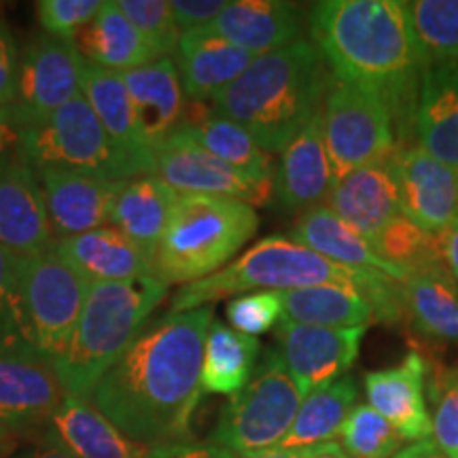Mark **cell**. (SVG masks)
I'll list each match as a JSON object with an SVG mask.
<instances>
[{"mask_svg": "<svg viewBox=\"0 0 458 458\" xmlns=\"http://www.w3.org/2000/svg\"><path fill=\"white\" fill-rule=\"evenodd\" d=\"M213 314V306H202L145 325L96 385L89 397L96 410L142 445L189 439Z\"/></svg>", "mask_w": 458, "mask_h": 458, "instance_id": "cell-1", "label": "cell"}, {"mask_svg": "<svg viewBox=\"0 0 458 458\" xmlns=\"http://www.w3.org/2000/svg\"><path fill=\"white\" fill-rule=\"evenodd\" d=\"M20 286L34 352L54 363L71 340L89 283L51 246L20 257Z\"/></svg>", "mask_w": 458, "mask_h": 458, "instance_id": "cell-9", "label": "cell"}, {"mask_svg": "<svg viewBox=\"0 0 458 458\" xmlns=\"http://www.w3.org/2000/svg\"><path fill=\"white\" fill-rule=\"evenodd\" d=\"M257 229L259 215L253 206L181 193L153 253V278L165 286L208 278L255 238Z\"/></svg>", "mask_w": 458, "mask_h": 458, "instance_id": "cell-6", "label": "cell"}, {"mask_svg": "<svg viewBox=\"0 0 458 458\" xmlns=\"http://www.w3.org/2000/svg\"><path fill=\"white\" fill-rule=\"evenodd\" d=\"M232 327L246 335H261L272 331L284 317L283 291H253L236 295L225 308Z\"/></svg>", "mask_w": 458, "mask_h": 458, "instance_id": "cell-42", "label": "cell"}, {"mask_svg": "<svg viewBox=\"0 0 458 458\" xmlns=\"http://www.w3.org/2000/svg\"><path fill=\"white\" fill-rule=\"evenodd\" d=\"M165 295L168 286L153 276L130 283H89L71 340L54 360L66 394L89 399Z\"/></svg>", "mask_w": 458, "mask_h": 458, "instance_id": "cell-5", "label": "cell"}, {"mask_svg": "<svg viewBox=\"0 0 458 458\" xmlns=\"http://www.w3.org/2000/svg\"><path fill=\"white\" fill-rule=\"evenodd\" d=\"M308 30L337 83L386 102L403 147L422 71L403 3L323 0L308 11Z\"/></svg>", "mask_w": 458, "mask_h": 458, "instance_id": "cell-2", "label": "cell"}, {"mask_svg": "<svg viewBox=\"0 0 458 458\" xmlns=\"http://www.w3.org/2000/svg\"><path fill=\"white\" fill-rule=\"evenodd\" d=\"M368 327H308L283 318L278 323V354L293 376L301 397L340 380L359 357Z\"/></svg>", "mask_w": 458, "mask_h": 458, "instance_id": "cell-13", "label": "cell"}, {"mask_svg": "<svg viewBox=\"0 0 458 458\" xmlns=\"http://www.w3.org/2000/svg\"><path fill=\"white\" fill-rule=\"evenodd\" d=\"M286 320L308 327L352 329L376 323V312L363 291L348 284H317L283 291Z\"/></svg>", "mask_w": 458, "mask_h": 458, "instance_id": "cell-33", "label": "cell"}, {"mask_svg": "<svg viewBox=\"0 0 458 458\" xmlns=\"http://www.w3.org/2000/svg\"><path fill=\"white\" fill-rule=\"evenodd\" d=\"M301 393L278 351L266 352L250 380L221 410L210 442L250 458L278 448L293 425Z\"/></svg>", "mask_w": 458, "mask_h": 458, "instance_id": "cell-7", "label": "cell"}, {"mask_svg": "<svg viewBox=\"0 0 458 458\" xmlns=\"http://www.w3.org/2000/svg\"><path fill=\"white\" fill-rule=\"evenodd\" d=\"M170 4L181 34L193 28L210 26L227 7L225 0H174Z\"/></svg>", "mask_w": 458, "mask_h": 458, "instance_id": "cell-45", "label": "cell"}, {"mask_svg": "<svg viewBox=\"0 0 458 458\" xmlns=\"http://www.w3.org/2000/svg\"><path fill=\"white\" fill-rule=\"evenodd\" d=\"M291 240L323 255L325 259L334 261L337 266L380 272L399 280V283L408 280L403 272L388 261L380 259L368 240L360 236L357 229L344 223L325 204H317L300 213L293 223V229H291Z\"/></svg>", "mask_w": 458, "mask_h": 458, "instance_id": "cell-28", "label": "cell"}, {"mask_svg": "<svg viewBox=\"0 0 458 458\" xmlns=\"http://www.w3.org/2000/svg\"><path fill=\"white\" fill-rule=\"evenodd\" d=\"M255 57L250 51L229 43L210 26H202L181 34L174 51V66L185 98L210 102L219 91L236 81L253 64Z\"/></svg>", "mask_w": 458, "mask_h": 458, "instance_id": "cell-22", "label": "cell"}, {"mask_svg": "<svg viewBox=\"0 0 458 458\" xmlns=\"http://www.w3.org/2000/svg\"><path fill=\"white\" fill-rule=\"evenodd\" d=\"M54 249L88 283H130L153 276L151 255L111 225L57 238Z\"/></svg>", "mask_w": 458, "mask_h": 458, "instance_id": "cell-26", "label": "cell"}, {"mask_svg": "<svg viewBox=\"0 0 458 458\" xmlns=\"http://www.w3.org/2000/svg\"><path fill=\"white\" fill-rule=\"evenodd\" d=\"M9 445H11V431L3 425V422H0V458L7 454Z\"/></svg>", "mask_w": 458, "mask_h": 458, "instance_id": "cell-52", "label": "cell"}, {"mask_svg": "<svg viewBox=\"0 0 458 458\" xmlns=\"http://www.w3.org/2000/svg\"><path fill=\"white\" fill-rule=\"evenodd\" d=\"M134 108L136 130L148 156L156 157L170 136L181 128L185 114V91L172 57L122 74Z\"/></svg>", "mask_w": 458, "mask_h": 458, "instance_id": "cell-21", "label": "cell"}, {"mask_svg": "<svg viewBox=\"0 0 458 458\" xmlns=\"http://www.w3.org/2000/svg\"><path fill=\"white\" fill-rule=\"evenodd\" d=\"M261 344L257 337L240 334L221 320H213L204 342L202 391L236 394L242 391L257 368Z\"/></svg>", "mask_w": 458, "mask_h": 458, "instance_id": "cell-35", "label": "cell"}, {"mask_svg": "<svg viewBox=\"0 0 458 458\" xmlns=\"http://www.w3.org/2000/svg\"><path fill=\"white\" fill-rule=\"evenodd\" d=\"M34 352L20 286V257L0 246V354Z\"/></svg>", "mask_w": 458, "mask_h": 458, "instance_id": "cell-39", "label": "cell"}, {"mask_svg": "<svg viewBox=\"0 0 458 458\" xmlns=\"http://www.w3.org/2000/svg\"><path fill=\"white\" fill-rule=\"evenodd\" d=\"M335 185L334 165L320 125V111L283 151L274 170V196L284 210H303L325 204Z\"/></svg>", "mask_w": 458, "mask_h": 458, "instance_id": "cell-24", "label": "cell"}, {"mask_svg": "<svg viewBox=\"0 0 458 458\" xmlns=\"http://www.w3.org/2000/svg\"><path fill=\"white\" fill-rule=\"evenodd\" d=\"M191 111H187L185 106L181 128L176 130L179 134L246 174L274 179L276 165L272 162V156L257 145L249 131L221 114H215L210 111V105L206 106L204 102H191Z\"/></svg>", "mask_w": 458, "mask_h": 458, "instance_id": "cell-31", "label": "cell"}, {"mask_svg": "<svg viewBox=\"0 0 458 458\" xmlns=\"http://www.w3.org/2000/svg\"><path fill=\"white\" fill-rule=\"evenodd\" d=\"M411 130L422 151L458 168V62L422 68Z\"/></svg>", "mask_w": 458, "mask_h": 458, "instance_id": "cell-25", "label": "cell"}, {"mask_svg": "<svg viewBox=\"0 0 458 458\" xmlns=\"http://www.w3.org/2000/svg\"><path fill=\"white\" fill-rule=\"evenodd\" d=\"M320 125L335 181L391 157L399 148L397 128L386 102L352 85H331L320 108Z\"/></svg>", "mask_w": 458, "mask_h": 458, "instance_id": "cell-10", "label": "cell"}, {"mask_svg": "<svg viewBox=\"0 0 458 458\" xmlns=\"http://www.w3.org/2000/svg\"><path fill=\"white\" fill-rule=\"evenodd\" d=\"M394 458H405V456H403V450H401V452H399V454H397V456H394Z\"/></svg>", "mask_w": 458, "mask_h": 458, "instance_id": "cell-54", "label": "cell"}, {"mask_svg": "<svg viewBox=\"0 0 458 458\" xmlns=\"http://www.w3.org/2000/svg\"><path fill=\"white\" fill-rule=\"evenodd\" d=\"M308 13L286 0H233L210 28L253 55H266L300 41Z\"/></svg>", "mask_w": 458, "mask_h": 458, "instance_id": "cell-23", "label": "cell"}, {"mask_svg": "<svg viewBox=\"0 0 458 458\" xmlns=\"http://www.w3.org/2000/svg\"><path fill=\"white\" fill-rule=\"evenodd\" d=\"M81 91L85 100L89 102L91 111L98 117L100 125L105 128L106 136L122 153L125 164L130 165L134 179L151 174L153 157L148 156V151L140 142L134 108H131L122 74L88 64L83 60Z\"/></svg>", "mask_w": 458, "mask_h": 458, "instance_id": "cell-27", "label": "cell"}, {"mask_svg": "<svg viewBox=\"0 0 458 458\" xmlns=\"http://www.w3.org/2000/svg\"><path fill=\"white\" fill-rule=\"evenodd\" d=\"M147 458H240L232 450L223 448L219 444L196 442V439H176V442H164L148 445Z\"/></svg>", "mask_w": 458, "mask_h": 458, "instance_id": "cell-46", "label": "cell"}, {"mask_svg": "<svg viewBox=\"0 0 458 458\" xmlns=\"http://www.w3.org/2000/svg\"><path fill=\"white\" fill-rule=\"evenodd\" d=\"M348 458H393L403 448V437L368 403H357L340 428Z\"/></svg>", "mask_w": 458, "mask_h": 458, "instance_id": "cell-38", "label": "cell"}, {"mask_svg": "<svg viewBox=\"0 0 458 458\" xmlns=\"http://www.w3.org/2000/svg\"><path fill=\"white\" fill-rule=\"evenodd\" d=\"M83 57L74 41L41 34L28 45L20 62L17 94L11 106L21 128L38 125L81 94Z\"/></svg>", "mask_w": 458, "mask_h": 458, "instance_id": "cell-12", "label": "cell"}, {"mask_svg": "<svg viewBox=\"0 0 458 458\" xmlns=\"http://www.w3.org/2000/svg\"><path fill=\"white\" fill-rule=\"evenodd\" d=\"M17 156L24 157L34 170L62 168L111 181L134 179L83 91L57 108L47 122L21 128Z\"/></svg>", "mask_w": 458, "mask_h": 458, "instance_id": "cell-8", "label": "cell"}, {"mask_svg": "<svg viewBox=\"0 0 458 458\" xmlns=\"http://www.w3.org/2000/svg\"><path fill=\"white\" fill-rule=\"evenodd\" d=\"M317 458H340V456H331V454H325V456H317ZM394 458V456H393Z\"/></svg>", "mask_w": 458, "mask_h": 458, "instance_id": "cell-53", "label": "cell"}, {"mask_svg": "<svg viewBox=\"0 0 458 458\" xmlns=\"http://www.w3.org/2000/svg\"><path fill=\"white\" fill-rule=\"evenodd\" d=\"M420 68L458 62V0L403 3Z\"/></svg>", "mask_w": 458, "mask_h": 458, "instance_id": "cell-36", "label": "cell"}, {"mask_svg": "<svg viewBox=\"0 0 458 458\" xmlns=\"http://www.w3.org/2000/svg\"><path fill=\"white\" fill-rule=\"evenodd\" d=\"M325 454L348 458L340 442H327V444H320V445H312V448H295V450L274 448V450H267V452H263V454H257L250 458H317V456H325Z\"/></svg>", "mask_w": 458, "mask_h": 458, "instance_id": "cell-47", "label": "cell"}, {"mask_svg": "<svg viewBox=\"0 0 458 458\" xmlns=\"http://www.w3.org/2000/svg\"><path fill=\"white\" fill-rule=\"evenodd\" d=\"M102 3L105 0H41L37 3L38 24L49 37L74 41L102 9Z\"/></svg>", "mask_w": 458, "mask_h": 458, "instance_id": "cell-43", "label": "cell"}, {"mask_svg": "<svg viewBox=\"0 0 458 458\" xmlns=\"http://www.w3.org/2000/svg\"><path fill=\"white\" fill-rule=\"evenodd\" d=\"M371 249L376 250V255L380 259L391 263V266L403 272L408 278L411 274L428 270V267L442 266L444 263L437 236L418 227L405 215H401L388 223L377 233L374 242H371Z\"/></svg>", "mask_w": 458, "mask_h": 458, "instance_id": "cell-37", "label": "cell"}, {"mask_svg": "<svg viewBox=\"0 0 458 458\" xmlns=\"http://www.w3.org/2000/svg\"><path fill=\"white\" fill-rule=\"evenodd\" d=\"M79 54L88 64L105 71L128 72L159 60L140 32L119 9L117 0H105L94 20L74 38Z\"/></svg>", "mask_w": 458, "mask_h": 458, "instance_id": "cell-30", "label": "cell"}, {"mask_svg": "<svg viewBox=\"0 0 458 458\" xmlns=\"http://www.w3.org/2000/svg\"><path fill=\"white\" fill-rule=\"evenodd\" d=\"M151 176L182 196L233 199L253 208L267 206L274 196V179L246 174L206 153L179 131L156 153Z\"/></svg>", "mask_w": 458, "mask_h": 458, "instance_id": "cell-11", "label": "cell"}, {"mask_svg": "<svg viewBox=\"0 0 458 458\" xmlns=\"http://www.w3.org/2000/svg\"><path fill=\"white\" fill-rule=\"evenodd\" d=\"M427 360L410 352L399 365L365 374L369 405L397 431L403 442L418 444L433 433L427 403Z\"/></svg>", "mask_w": 458, "mask_h": 458, "instance_id": "cell-20", "label": "cell"}, {"mask_svg": "<svg viewBox=\"0 0 458 458\" xmlns=\"http://www.w3.org/2000/svg\"><path fill=\"white\" fill-rule=\"evenodd\" d=\"M403 456L405 458H448L442 450L437 448V445H435L431 437L408 445V448L403 450Z\"/></svg>", "mask_w": 458, "mask_h": 458, "instance_id": "cell-50", "label": "cell"}, {"mask_svg": "<svg viewBox=\"0 0 458 458\" xmlns=\"http://www.w3.org/2000/svg\"><path fill=\"white\" fill-rule=\"evenodd\" d=\"M17 458H72V456H68L66 452H62L57 448H51V445L37 444V445H32L30 450L21 452V454Z\"/></svg>", "mask_w": 458, "mask_h": 458, "instance_id": "cell-51", "label": "cell"}, {"mask_svg": "<svg viewBox=\"0 0 458 458\" xmlns=\"http://www.w3.org/2000/svg\"><path fill=\"white\" fill-rule=\"evenodd\" d=\"M37 179L55 240L106 227L114 198L123 185V181L62 168L37 170Z\"/></svg>", "mask_w": 458, "mask_h": 458, "instance_id": "cell-17", "label": "cell"}, {"mask_svg": "<svg viewBox=\"0 0 458 458\" xmlns=\"http://www.w3.org/2000/svg\"><path fill=\"white\" fill-rule=\"evenodd\" d=\"M32 439L72 458H147L148 452V445L123 435L89 399L71 394Z\"/></svg>", "mask_w": 458, "mask_h": 458, "instance_id": "cell-19", "label": "cell"}, {"mask_svg": "<svg viewBox=\"0 0 458 458\" xmlns=\"http://www.w3.org/2000/svg\"><path fill=\"white\" fill-rule=\"evenodd\" d=\"M357 399V382L348 374L306 394L301 399L300 410H297L293 425H291L289 433L284 435L278 448H312V445L331 442L335 435H340L344 420L354 410Z\"/></svg>", "mask_w": 458, "mask_h": 458, "instance_id": "cell-34", "label": "cell"}, {"mask_svg": "<svg viewBox=\"0 0 458 458\" xmlns=\"http://www.w3.org/2000/svg\"><path fill=\"white\" fill-rule=\"evenodd\" d=\"M437 242L439 250H442V259L445 263V267H448L452 276L458 280V221L452 227L445 229L444 233H439Z\"/></svg>", "mask_w": 458, "mask_h": 458, "instance_id": "cell-49", "label": "cell"}, {"mask_svg": "<svg viewBox=\"0 0 458 458\" xmlns=\"http://www.w3.org/2000/svg\"><path fill=\"white\" fill-rule=\"evenodd\" d=\"M64 399L49 359L30 351L0 354V422L11 433L34 437Z\"/></svg>", "mask_w": 458, "mask_h": 458, "instance_id": "cell-14", "label": "cell"}, {"mask_svg": "<svg viewBox=\"0 0 458 458\" xmlns=\"http://www.w3.org/2000/svg\"><path fill=\"white\" fill-rule=\"evenodd\" d=\"M401 306L411 329L437 342H458V280L445 263L401 283Z\"/></svg>", "mask_w": 458, "mask_h": 458, "instance_id": "cell-32", "label": "cell"}, {"mask_svg": "<svg viewBox=\"0 0 458 458\" xmlns=\"http://www.w3.org/2000/svg\"><path fill=\"white\" fill-rule=\"evenodd\" d=\"M329 68L310 38L255 62L210 100V111L238 123L266 153H283L323 108Z\"/></svg>", "mask_w": 458, "mask_h": 458, "instance_id": "cell-4", "label": "cell"}, {"mask_svg": "<svg viewBox=\"0 0 458 458\" xmlns=\"http://www.w3.org/2000/svg\"><path fill=\"white\" fill-rule=\"evenodd\" d=\"M403 215L425 232L439 236L458 221V168L448 165L418 145H403L394 153Z\"/></svg>", "mask_w": 458, "mask_h": 458, "instance_id": "cell-15", "label": "cell"}, {"mask_svg": "<svg viewBox=\"0 0 458 458\" xmlns=\"http://www.w3.org/2000/svg\"><path fill=\"white\" fill-rule=\"evenodd\" d=\"M179 196L181 193L151 174L123 181L113 202L108 225L122 232L153 259Z\"/></svg>", "mask_w": 458, "mask_h": 458, "instance_id": "cell-29", "label": "cell"}, {"mask_svg": "<svg viewBox=\"0 0 458 458\" xmlns=\"http://www.w3.org/2000/svg\"><path fill=\"white\" fill-rule=\"evenodd\" d=\"M431 401V439L445 456L458 458V368L435 371Z\"/></svg>", "mask_w": 458, "mask_h": 458, "instance_id": "cell-41", "label": "cell"}, {"mask_svg": "<svg viewBox=\"0 0 458 458\" xmlns=\"http://www.w3.org/2000/svg\"><path fill=\"white\" fill-rule=\"evenodd\" d=\"M54 242L37 170L17 151L0 156V246L28 257L51 249Z\"/></svg>", "mask_w": 458, "mask_h": 458, "instance_id": "cell-16", "label": "cell"}, {"mask_svg": "<svg viewBox=\"0 0 458 458\" xmlns=\"http://www.w3.org/2000/svg\"><path fill=\"white\" fill-rule=\"evenodd\" d=\"M119 9L140 32L157 57H170L179 45L181 30L176 28L172 4L165 0H117Z\"/></svg>", "mask_w": 458, "mask_h": 458, "instance_id": "cell-40", "label": "cell"}, {"mask_svg": "<svg viewBox=\"0 0 458 458\" xmlns=\"http://www.w3.org/2000/svg\"><path fill=\"white\" fill-rule=\"evenodd\" d=\"M20 49L13 34L0 21V106L11 108L17 94V77H20Z\"/></svg>", "mask_w": 458, "mask_h": 458, "instance_id": "cell-44", "label": "cell"}, {"mask_svg": "<svg viewBox=\"0 0 458 458\" xmlns=\"http://www.w3.org/2000/svg\"><path fill=\"white\" fill-rule=\"evenodd\" d=\"M397 153V151H394ZM394 153L335 181L325 206L371 244L388 223L403 215Z\"/></svg>", "mask_w": 458, "mask_h": 458, "instance_id": "cell-18", "label": "cell"}, {"mask_svg": "<svg viewBox=\"0 0 458 458\" xmlns=\"http://www.w3.org/2000/svg\"><path fill=\"white\" fill-rule=\"evenodd\" d=\"M17 142H20V125L15 123L11 108L0 106V156L17 151Z\"/></svg>", "mask_w": 458, "mask_h": 458, "instance_id": "cell-48", "label": "cell"}, {"mask_svg": "<svg viewBox=\"0 0 458 458\" xmlns=\"http://www.w3.org/2000/svg\"><path fill=\"white\" fill-rule=\"evenodd\" d=\"M317 284H348L363 291L376 312V323L394 325L403 318L399 280L380 272L337 266L284 236L263 238L219 272L181 286L168 312L196 310L223 297L253 291H291Z\"/></svg>", "mask_w": 458, "mask_h": 458, "instance_id": "cell-3", "label": "cell"}]
</instances>
